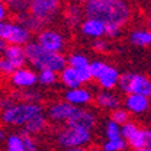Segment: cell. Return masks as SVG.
<instances>
[{
  "label": "cell",
  "mask_w": 151,
  "mask_h": 151,
  "mask_svg": "<svg viewBox=\"0 0 151 151\" xmlns=\"http://www.w3.org/2000/svg\"><path fill=\"white\" fill-rule=\"evenodd\" d=\"M65 125L79 128V129L90 131L91 132L97 127V116L95 113L91 112L90 109H84V108H78L74 116L67 121Z\"/></svg>",
  "instance_id": "obj_11"
},
{
  "label": "cell",
  "mask_w": 151,
  "mask_h": 151,
  "mask_svg": "<svg viewBox=\"0 0 151 151\" xmlns=\"http://www.w3.org/2000/svg\"><path fill=\"white\" fill-rule=\"evenodd\" d=\"M88 151H105L104 148H97V147H91V148H88Z\"/></svg>",
  "instance_id": "obj_44"
},
{
  "label": "cell",
  "mask_w": 151,
  "mask_h": 151,
  "mask_svg": "<svg viewBox=\"0 0 151 151\" xmlns=\"http://www.w3.org/2000/svg\"><path fill=\"white\" fill-rule=\"evenodd\" d=\"M3 3L8 7L10 12H12L14 15H19L29 11L32 0H3Z\"/></svg>",
  "instance_id": "obj_25"
},
{
  "label": "cell",
  "mask_w": 151,
  "mask_h": 151,
  "mask_svg": "<svg viewBox=\"0 0 151 151\" xmlns=\"http://www.w3.org/2000/svg\"><path fill=\"white\" fill-rule=\"evenodd\" d=\"M110 120L114 121L116 124H119L120 127H123L124 124L129 123V112L127 109H123V108H119V109L113 110L112 114H110Z\"/></svg>",
  "instance_id": "obj_30"
},
{
  "label": "cell",
  "mask_w": 151,
  "mask_h": 151,
  "mask_svg": "<svg viewBox=\"0 0 151 151\" xmlns=\"http://www.w3.org/2000/svg\"><path fill=\"white\" fill-rule=\"evenodd\" d=\"M95 104L104 110H116L120 108V101L119 95L114 94L113 91H106V90H102L98 94L95 95Z\"/></svg>",
  "instance_id": "obj_19"
},
{
  "label": "cell",
  "mask_w": 151,
  "mask_h": 151,
  "mask_svg": "<svg viewBox=\"0 0 151 151\" xmlns=\"http://www.w3.org/2000/svg\"><path fill=\"white\" fill-rule=\"evenodd\" d=\"M67 63L70 67L75 68V70H82V68H88L90 67V60L87 56H84L82 53H71L67 57Z\"/></svg>",
  "instance_id": "obj_27"
},
{
  "label": "cell",
  "mask_w": 151,
  "mask_h": 151,
  "mask_svg": "<svg viewBox=\"0 0 151 151\" xmlns=\"http://www.w3.org/2000/svg\"><path fill=\"white\" fill-rule=\"evenodd\" d=\"M136 151H151L150 147H146V148H142V150H136Z\"/></svg>",
  "instance_id": "obj_46"
},
{
  "label": "cell",
  "mask_w": 151,
  "mask_h": 151,
  "mask_svg": "<svg viewBox=\"0 0 151 151\" xmlns=\"http://www.w3.org/2000/svg\"><path fill=\"white\" fill-rule=\"evenodd\" d=\"M6 151H26L22 134H11L6 139Z\"/></svg>",
  "instance_id": "obj_26"
},
{
  "label": "cell",
  "mask_w": 151,
  "mask_h": 151,
  "mask_svg": "<svg viewBox=\"0 0 151 151\" xmlns=\"http://www.w3.org/2000/svg\"><path fill=\"white\" fill-rule=\"evenodd\" d=\"M91 46H93V49H94V50L102 53V52H106V50H108V48H109V44H108V41H106V40L98 38V40H93Z\"/></svg>",
  "instance_id": "obj_36"
},
{
  "label": "cell",
  "mask_w": 151,
  "mask_h": 151,
  "mask_svg": "<svg viewBox=\"0 0 151 151\" xmlns=\"http://www.w3.org/2000/svg\"><path fill=\"white\" fill-rule=\"evenodd\" d=\"M78 74H79V79H81L82 84H87L93 81V75H91V72H90V68L78 70Z\"/></svg>",
  "instance_id": "obj_37"
},
{
  "label": "cell",
  "mask_w": 151,
  "mask_h": 151,
  "mask_svg": "<svg viewBox=\"0 0 151 151\" xmlns=\"http://www.w3.org/2000/svg\"><path fill=\"white\" fill-rule=\"evenodd\" d=\"M59 82V74L50 70H42L38 72V83L45 86V87H50Z\"/></svg>",
  "instance_id": "obj_28"
},
{
  "label": "cell",
  "mask_w": 151,
  "mask_h": 151,
  "mask_svg": "<svg viewBox=\"0 0 151 151\" xmlns=\"http://www.w3.org/2000/svg\"><path fill=\"white\" fill-rule=\"evenodd\" d=\"M56 140L59 143V146H61L63 148L87 147L93 140V135L90 131H84L65 125L57 132Z\"/></svg>",
  "instance_id": "obj_7"
},
{
  "label": "cell",
  "mask_w": 151,
  "mask_h": 151,
  "mask_svg": "<svg viewBox=\"0 0 151 151\" xmlns=\"http://www.w3.org/2000/svg\"><path fill=\"white\" fill-rule=\"evenodd\" d=\"M71 1H76V3H81V4H83L86 0H71Z\"/></svg>",
  "instance_id": "obj_45"
},
{
  "label": "cell",
  "mask_w": 151,
  "mask_h": 151,
  "mask_svg": "<svg viewBox=\"0 0 151 151\" xmlns=\"http://www.w3.org/2000/svg\"><path fill=\"white\" fill-rule=\"evenodd\" d=\"M17 68L12 65V64L8 61L4 56H0V75H4V76H11V75L15 72Z\"/></svg>",
  "instance_id": "obj_33"
},
{
  "label": "cell",
  "mask_w": 151,
  "mask_h": 151,
  "mask_svg": "<svg viewBox=\"0 0 151 151\" xmlns=\"http://www.w3.org/2000/svg\"><path fill=\"white\" fill-rule=\"evenodd\" d=\"M14 99L19 102H27V104H40L42 99V94L35 88H26L14 93Z\"/></svg>",
  "instance_id": "obj_24"
},
{
  "label": "cell",
  "mask_w": 151,
  "mask_h": 151,
  "mask_svg": "<svg viewBox=\"0 0 151 151\" xmlns=\"http://www.w3.org/2000/svg\"><path fill=\"white\" fill-rule=\"evenodd\" d=\"M59 82L63 84L64 87H67V90L82 87V82H81V79H79L78 70L70 67V65H67V67L59 74Z\"/></svg>",
  "instance_id": "obj_21"
},
{
  "label": "cell",
  "mask_w": 151,
  "mask_h": 151,
  "mask_svg": "<svg viewBox=\"0 0 151 151\" xmlns=\"http://www.w3.org/2000/svg\"><path fill=\"white\" fill-rule=\"evenodd\" d=\"M15 21H17L19 25L23 26L25 29H27L32 34L33 33H37V34H38L41 30L45 29V25H44L42 22H40L35 17H33L29 11L22 12V14H19V15H15Z\"/></svg>",
  "instance_id": "obj_20"
},
{
  "label": "cell",
  "mask_w": 151,
  "mask_h": 151,
  "mask_svg": "<svg viewBox=\"0 0 151 151\" xmlns=\"http://www.w3.org/2000/svg\"><path fill=\"white\" fill-rule=\"evenodd\" d=\"M121 30L123 27H120L117 25H113V23H106V37H109V38H116L121 34Z\"/></svg>",
  "instance_id": "obj_35"
},
{
  "label": "cell",
  "mask_w": 151,
  "mask_h": 151,
  "mask_svg": "<svg viewBox=\"0 0 151 151\" xmlns=\"http://www.w3.org/2000/svg\"><path fill=\"white\" fill-rule=\"evenodd\" d=\"M83 10L87 18H97L120 27H124L134 14L128 0H86Z\"/></svg>",
  "instance_id": "obj_1"
},
{
  "label": "cell",
  "mask_w": 151,
  "mask_h": 151,
  "mask_svg": "<svg viewBox=\"0 0 151 151\" xmlns=\"http://www.w3.org/2000/svg\"><path fill=\"white\" fill-rule=\"evenodd\" d=\"M22 136H23V142H25V150L26 151H40L38 146L35 143V139L29 134L22 132Z\"/></svg>",
  "instance_id": "obj_34"
},
{
  "label": "cell",
  "mask_w": 151,
  "mask_h": 151,
  "mask_svg": "<svg viewBox=\"0 0 151 151\" xmlns=\"http://www.w3.org/2000/svg\"><path fill=\"white\" fill-rule=\"evenodd\" d=\"M40 45L46 50L50 52H56V53H63V50L65 49V38L64 35L60 32H57L56 29H50V27H45L44 30L37 34V40Z\"/></svg>",
  "instance_id": "obj_8"
},
{
  "label": "cell",
  "mask_w": 151,
  "mask_h": 151,
  "mask_svg": "<svg viewBox=\"0 0 151 151\" xmlns=\"http://www.w3.org/2000/svg\"><path fill=\"white\" fill-rule=\"evenodd\" d=\"M64 101H67L68 104L74 106H84L88 105L93 101V94L91 91L86 87H76V88H70L64 93Z\"/></svg>",
  "instance_id": "obj_15"
},
{
  "label": "cell",
  "mask_w": 151,
  "mask_h": 151,
  "mask_svg": "<svg viewBox=\"0 0 151 151\" xmlns=\"http://www.w3.org/2000/svg\"><path fill=\"white\" fill-rule=\"evenodd\" d=\"M41 113H44L41 104L15 102L0 113V120L1 123L10 127H25L30 120Z\"/></svg>",
  "instance_id": "obj_3"
},
{
  "label": "cell",
  "mask_w": 151,
  "mask_h": 151,
  "mask_svg": "<svg viewBox=\"0 0 151 151\" xmlns=\"http://www.w3.org/2000/svg\"><path fill=\"white\" fill-rule=\"evenodd\" d=\"M128 147L125 139H117V140H106L102 144V148L105 151H125V148Z\"/></svg>",
  "instance_id": "obj_31"
},
{
  "label": "cell",
  "mask_w": 151,
  "mask_h": 151,
  "mask_svg": "<svg viewBox=\"0 0 151 151\" xmlns=\"http://www.w3.org/2000/svg\"><path fill=\"white\" fill-rule=\"evenodd\" d=\"M25 50L27 63L32 64V67L38 72L42 70H50L60 74L68 65L67 57L63 53H56L44 49L37 41L29 42L25 46Z\"/></svg>",
  "instance_id": "obj_2"
},
{
  "label": "cell",
  "mask_w": 151,
  "mask_h": 151,
  "mask_svg": "<svg viewBox=\"0 0 151 151\" xmlns=\"http://www.w3.org/2000/svg\"><path fill=\"white\" fill-rule=\"evenodd\" d=\"M63 11V0H32L29 12L44 25H50Z\"/></svg>",
  "instance_id": "obj_4"
},
{
  "label": "cell",
  "mask_w": 151,
  "mask_h": 151,
  "mask_svg": "<svg viewBox=\"0 0 151 151\" xmlns=\"http://www.w3.org/2000/svg\"><path fill=\"white\" fill-rule=\"evenodd\" d=\"M129 42L135 46H150L151 30L150 29H135L129 34Z\"/></svg>",
  "instance_id": "obj_23"
},
{
  "label": "cell",
  "mask_w": 151,
  "mask_h": 151,
  "mask_svg": "<svg viewBox=\"0 0 151 151\" xmlns=\"http://www.w3.org/2000/svg\"><path fill=\"white\" fill-rule=\"evenodd\" d=\"M108 65H109V64H106L105 61H101V60H94V61H91L88 68H90V72H91V75H93V81H98L99 76L104 74V71L106 70Z\"/></svg>",
  "instance_id": "obj_32"
},
{
  "label": "cell",
  "mask_w": 151,
  "mask_h": 151,
  "mask_svg": "<svg viewBox=\"0 0 151 151\" xmlns=\"http://www.w3.org/2000/svg\"><path fill=\"white\" fill-rule=\"evenodd\" d=\"M76 106L68 104L67 101H56L50 104L46 109V117L49 121L56 124H67V121L76 112Z\"/></svg>",
  "instance_id": "obj_9"
},
{
  "label": "cell",
  "mask_w": 151,
  "mask_h": 151,
  "mask_svg": "<svg viewBox=\"0 0 151 151\" xmlns=\"http://www.w3.org/2000/svg\"><path fill=\"white\" fill-rule=\"evenodd\" d=\"M8 12H10L8 7L3 3V0H0V22L7 21L8 19Z\"/></svg>",
  "instance_id": "obj_39"
},
{
  "label": "cell",
  "mask_w": 151,
  "mask_h": 151,
  "mask_svg": "<svg viewBox=\"0 0 151 151\" xmlns=\"http://www.w3.org/2000/svg\"><path fill=\"white\" fill-rule=\"evenodd\" d=\"M48 121H49L48 117H46L44 113H41V114H38V116H35L34 119H32L25 127H23V132L32 135V136L41 134V132H44V131L46 129Z\"/></svg>",
  "instance_id": "obj_22"
},
{
  "label": "cell",
  "mask_w": 151,
  "mask_h": 151,
  "mask_svg": "<svg viewBox=\"0 0 151 151\" xmlns=\"http://www.w3.org/2000/svg\"><path fill=\"white\" fill-rule=\"evenodd\" d=\"M121 134H123V139H125L128 146L132 147L135 151L147 147V143H146V129L140 128L137 124L132 123V121L124 124L121 127Z\"/></svg>",
  "instance_id": "obj_10"
},
{
  "label": "cell",
  "mask_w": 151,
  "mask_h": 151,
  "mask_svg": "<svg viewBox=\"0 0 151 151\" xmlns=\"http://www.w3.org/2000/svg\"><path fill=\"white\" fill-rule=\"evenodd\" d=\"M64 19L68 23V26L75 27V26H81L82 22L84 21V10H83V4L76 3V1H70V3L64 7L63 11Z\"/></svg>",
  "instance_id": "obj_16"
},
{
  "label": "cell",
  "mask_w": 151,
  "mask_h": 151,
  "mask_svg": "<svg viewBox=\"0 0 151 151\" xmlns=\"http://www.w3.org/2000/svg\"><path fill=\"white\" fill-rule=\"evenodd\" d=\"M7 136H8V135L6 134V131H4L3 128H0V142H6Z\"/></svg>",
  "instance_id": "obj_42"
},
{
  "label": "cell",
  "mask_w": 151,
  "mask_h": 151,
  "mask_svg": "<svg viewBox=\"0 0 151 151\" xmlns=\"http://www.w3.org/2000/svg\"><path fill=\"white\" fill-rule=\"evenodd\" d=\"M146 25H147V29H150V30H151V14L148 15L147 22H146Z\"/></svg>",
  "instance_id": "obj_43"
},
{
  "label": "cell",
  "mask_w": 151,
  "mask_h": 151,
  "mask_svg": "<svg viewBox=\"0 0 151 151\" xmlns=\"http://www.w3.org/2000/svg\"><path fill=\"white\" fill-rule=\"evenodd\" d=\"M105 136H106V140H117V139H121V137H123L121 127H120L119 124H116L114 121L109 120V121L105 124Z\"/></svg>",
  "instance_id": "obj_29"
},
{
  "label": "cell",
  "mask_w": 151,
  "mask_h": 151,
  "mask_svg": "<svg viewBox=\"0 0 151 151\" xmlns=\"http://www.w3.org/2000/svg\"><path fill=\"white\" fill-rule=\"evenodd\" d=\"M12 104H15L14 98H8V97H0V112L6 110L7 108H10Z\"/></svg>",
  "instance_id": "obj_38"
},
{
  "label": "cell",
  "mask_w": 151,
  "mask_h": 151,
  "mask_svg": "<svg viewBox=\"0 0 151 151\" xmlns=\"http://www.w3.org/2000/svg\"><path fill=\"white\" fill-rule=\"evenodd\" d=\"M1 56L6 57L17 70L25 67V64L27 63L25 46H21V45H7L6 50L1 53Z\"/></svg>",
  "instance_id": "obj_17"
},
{
  "label": "cell",
  "mask_w": 151,
  "mask_h": 151,
  "mask_svg": "<svg viewBox=\"0 0 151 151\" xmlns=\"http://www.w3.org/2000/svg\"><path fill=\"white\" fill-rule=\"evenodd\" d=\"M0 40L7 42L8 45L26 46L32 42V33L17 21H3L0 22Z\"/></svg>",
  "instance_id": "obj_6"
},
{
  "label": "cell",
  "mask_w": 151,
  "mask_h": 151,
  "mask_svg": "<svg viewBox=\"0 0 151 151\" xmlns=\"http://www.w3.org/2000/svg\"><path fill=\"white\" fill-rule=\"evenodd\" d=\"M120 72L116 67H113V65H108L106 70L104 71V74L99 76L98 82L99 87L102 90H106V91H112L114 87L119 86V81H120Z\"/></svg>",
  "instance_id": "obj_18"
},
{
  "label": "cell",
  "mask_w": 151,
  "mask_h": 151,
  "mask_svg": "<svg viewBox=\"0 0 151 151\" xmlns=\"http://www.w3.org/2000/svg\"><path fill=\"white\" fill-rule=\"evenodd\" d=\"M81 32L83 35L90 37L93 40H98L105 37L106 34V23L97 18H84L81 25Z\"/></svg>",
  "instance_id": "obj_13"
},
{
  "label": "cell",
  "mask_w": 151,
  "mask_h": 151,
  "mask_svg": "<svg viewBox=\"0 0 151 151\" xmlns=\"http://www.w3.org/2000/svg\"><path fill=\"white\" fill-rule=\"evenodd\" d=\"M64 151H88V147H72V148H64Z\"/></svg>",
  "instance_id": "obj_41"
},
{
  "label": "cell",
  "mask_w": 151,
  "mask_h": 151,
  "mask_svg": "<svg viewBox=\"0 0 151 151\" xmlns=\"http://www.w3.org/2000/svg\"><path fill=\"white\" fill-rule=\"evenodd\" d=\"M124 106L129 113L142 114L151 108V102L148 97L140 94H127L124 98Z\"/></svg>",
  "instance_id": "obj_14"
},
{
  "label": "cell",
  "mask_w": 151,
  "mask_h": 151,
  "mask_svg": "<svg viewBox=\"0 0 151 151\" xmlns=\"http://www.w3.org/2000/svg\"><path fill=\"white\" fill-rule=\"evenodd\" d=\"M146 129V143H147V147L151 148V129L150 128H144Z\"/></svg>",
  "instance_id": "obj_40"
},
{
  "label": "cell",
  "mask_w": 151,
  "mask_h": 151,
  "mask_svg": "<svg viewBox=\"0 0 151 151\" xmlns=\"http://www.w3.org/2000/svg\"><path fill=\"white\" fill-rule=\"evenodd\" d=\"M11 84L17 87L18 90H26V88H34L38 83V74L30 68H18L10 76Z\"/></svg>",
  "instance_id": "obj_12"
},
{
  "label": "cell",
  "mask_w": 151,
  "mask_h": 151,
  "mask_svg": "<svg viewBox=\"0 0 151 151\" xmlns=\"http://www.w3.org/2000/svg\"><path fill=\"white\" fill-rule=\"evenodd\" d=\"M119 87L127 94H140L151 97V79L144 74L136 72H124L120 75Z\"/></svg>",
  "instance_id": "obj_5"
}]
</instances>
